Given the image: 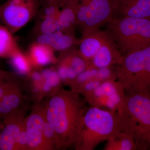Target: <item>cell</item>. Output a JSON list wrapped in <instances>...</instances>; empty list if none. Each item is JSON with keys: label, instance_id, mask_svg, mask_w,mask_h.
Returning a JSON list of instances; mask_svg holds the SVG:
<instances>
[{"label": "cell", "instance_id": "603a6c76", "mask_svg": "<svg viewBox=\"0 0 150 150\" xmlns=\"http://www.w3.org/2000/svg\"><path fill=\"white\" fill-rule=\"evenodd\" d=\"M60 79L57 71L51 69L46 77L43 79L45 80L44 83L50 86L51 88L58 85L60 82Z\"/></svg>", "mask_w": 150, "mask_h": 150}, {"label": "cell", "instance_id": "4316f807", "mask_svg": "<svg viewBox=\"0 0 150 150\" xmlns=\"http://www.w3.org/2000/svg\"><path fill=\"white\" fill-rule=\"evenodd\" d=\"M148 147H150V138L149 140V144H148Z\"/></svg>", "mask_w": 150, "mask_h": 150}, {"label": "cell", "instance_id": "3957f363", "mask_svg": "<svg viewBox=\"0 0 150 150\" xmlns=\"http://www.w3.org/2000/svg\"><path fill=\"white\" fill-rule=\"evenodd\" d=\"M119 131L116 112L93 106L86 110L74 145L77 150H93Z\"/></svg>", "mask_w": 150, "mask_h": 150}, {"label": "cell", "instance_id": "9c48e42d", "mask_svg": "<svg viewBox=\"0 0 150 150\" xmlns=\"http://www.w3.org/2000/svg\"><path fill=\"white\" fill-rule=\"evenodd\" d=\"M123 59V55L110 35L91 61L88 62L87 69H98L117 66L121 64Z\"/></svg>", "mask_w": 150, "mask_h": 150}, {"label": "cell", "instance_id": "e0dca14e", "mask_svg": "<svg viewBox=\"0 0 150 150\" xmlns=\"http://www.w3.org/2000/svg\"><path fill=\"white\" fill-rule=\"evenodd\" d=\"M11 64L17 72L22 75L30 74L32 65L28 56L18 48L9 57Z\"/></svg>", "mask_w": 150, "mask_h": 150}, {"label": "cell", "instance_id": "30bf717a", "mask_svg": "<svg viewBox=\"0 0 150 150\" xmlns=\"http://www.w3.org/2000/svg\"><path fill=\"white\" fill-rule=\"evenodd\" d=\"M114 17L150 20V0H116Z\"/></svg>", "mask_w": 150, "mask_h": 150}, {"label": "cell", "instance_id": "6da1fadb", "mask_svg": "<svg viewBox=\"0 0 150 150\" xmlns=\"http://www.w3.org/2000/svg\"><path fill=\"white\" fill-rule=\"evenodd\" d=\"M79 93L62 89L46 105V119L55 130L56 149H67L74 144L86 110Z\"/></svg>", "mask_w": 150, "mask_h": 150}, {"label": "cell", "instance_id": "7c38bea8", "mask_svg": "<svg viewBox=\"0 0 150 150\" xmlns=\"http://www.w3.org/2000/svg\"><path fill=\"white\" fill-rule=\"evenodd\" d=\"M36 41L50 46L54 51L66 52L72 50L71 49L75 45H78L79 40L74 37L72 31L58 30L41 34Z\"/></svg>", "mask_w": 150, "mask_h": 150}, {"label": "cell", "instance_id": "d4e9b609", "mask_svg": "<svg viewBox=\"0 0 150 150\" xmlns=\"http://www.w3.org/2000/svg\"><path fill=\"white\" fill-rule=\"evenodd\" d=\"M31 77L33 79L35 82H40L43 80L41 74L37 72L32 73L31 74Z\"/></svg>", "mask_w": 150, "mask_h": 150}, {"label": "cell", "instance_id": "4fadbf2b", "mask_svg": "<svg viewBox=\"0 0 150 150\" xmlns=\"http://www.w3.org/2000/svg\"><path fill=\"white\" fill-rule=\"evenodd\" d=\"M24 125L25 119L21 115L13 117L8 122L1 135L0 150H15L17 140Z\"/></svg>", "mask_w": 150, "mask_h": 150}, {"label": "cell", "instance_id": "7a4b0ae2", "mask_svg": "<svg viewBox=\"0 0 150 150\" xmlns=\"http://www.w3.org/2000/svg\"><path fill=\"white\" fill-rule=\"evenodd\" d=\"M116 113L121 131L133 138L138 149L147 148L150 138V92L127 93Z\"/></svg>", "mask_w": 150, "mask_h": 150}, {"label": "cell", "instance_id": "9a60e30c", "mask_svg": "<svg viewBox=\"0 0 150 150\" xmlns=\"http://www.w3.org/2000/svg\"><path fill=\"white\" fill-rule=\"evenodd\" d=\"M107 141L105 150H134L138 149L133 138L123 131H119Z\"/></svg>", "mask_w": 150, "mask_h": 150}, {"label": "cell", "instance_id": "ac0fdd59", "mask_svg": "<svg viewBox=\"0 0 150 150\" xmlns=\"http://www.w3.org/2000/svg\"><path fill=\"white\" fill-rule=\"evenodd\" d=\"M21 101V96L16 90L8 93L0 100V113L9 114L19 106Z\"/></svg>", "mask_w": 150, "mask_h": 150}, {"label": "cell", "instance_id": "44dd1931", "mask_svg": "<svg viewBox=\"0 0 150 150\" xmlns=\"http://www.w3.org/2000/svg\"><path fill=\"white\" fill-rule=\"evenodd\" d=\"M98 69H88L78 75L75 81L79 84H83L88 81L95 78Z\"/></svg>", "mask_w": 150, "mask_h": 150}, {"label": "cell", "instance_id": "83f0119b", "mask_svg": "<svg viewBox=\"0 0 150 150\" xmlns=\"http://www.w3.org/2000/svg\"><path fill=\"white\" fill-rule=\"evenodd\" d=\"M1 134H0V141H1Z\"/></svg>", "mask_w": 150, "mask_h": 150}, {"label": "cell", "instance_id": "484cf974", "mask_svg": "<svg viewBox=\"0 0 150 150\" xmlns=\"http://www.w3.org/2000/svg\"><path fill=\"white\" fill-rule=\"evenodd\" d=\"M41 1L47 2H54L56 1L57 0H41Z\"/></svg>", "mask_w": 150, "mask_h": 150}, {"label": "cell", "instance_id": "ffe728a7", "mask_svg": "<svg viewBox=\"0 0 150 150\" xmlns=\"http://www.w3.org/2000/svg\"><path fill=\"white\" fill-rule=\"evenodd\" d=\"M116 72L115 67L114 70L112 67H103L98 69L95 79L101 82L114 80L116 79Z\"/></svg>", "mask_w": 150, "mask_h": 150}, {"label": "cell", "instance_id": "cb8c5ba5", "mask_svg": "<svg viewBox=\"0 0 150 150\" xmlns=\"http://www.w3.org/2000/svg\"><path fill=\"white\" fill-rule=\"evenodd\" d=\"M11 89H12L11 87H8V85L0 86V100L6 95L8 93L16 90L14 89L11 90Z\"/></svg>", "mask_w": 150, "mask_h": 150}, {"label": "cell", "instance_id": "8fae6325", "mask_svg": "<svg viewBox=\"0 0 150 150\" xmlns=\"http://www.w3.org/2000/svg\"><path fill=\"white\" fill-rule=\"evenodd\" d=\"M110 37L107 30L98 29L84 33L78 44V53L88 63Z\"/></svg>", "mask_w": 150, "mask_h": 150}, {"label": "cell", "instance_id": "d6986e66", "mask_svg": "<svg viewBox=\"0 0 150 150\" xmlns=\"http://www.w3.org/2000/svg\"><path fill=\"white\" fill-rule=\"evenodd\" d=\"M43 137L46 150L56 148L55 130L54 126L47 119L44 125Z\"/></svg>", "mask_w": 150, "mask_h": 150}, {"label": "cell", "instance_id": "5b68a950", "mask_svg": "<svg viewBox=\"0 0 150 150\" xmlns=\"http://www.w3.org/2000/svg\"><path fill=\"white\" fill-rule=\"evenodd\" d=\"M114 67L117 81L127 93L150 92V45L123 56Z\"/></svg>", "mask_w": 150, "mask_h": 150}, {"label": "cell", "instance_id": "ba28073f", "mask_svg": "<svg viewBox=\"0 0 150 150\" xmlns=\"http://www.w3.org/2000/svg\"><path fill=\"white\" fill-rule=\"evenodd\" d=\"M46 120L45 108L37 106L25 119L28 149L46 150L43 137Z\"/></svg>", "mask_w": 150, "mask_h": 150}, {"label": "cell", "instance_id": "2e32d148", "mask_svg": "<svg viewBox=\"0 0 150 150\" xmlns=\"http://www.w3.org/2000/svg\"><path fill=\"white\" fill-rule=\"evenodd\" d=\"M13 33L4 25H0V57L9 58L18 48Z\"/></svg>", "mask_w": 150, "mask_h": 150}, {"label": "cell", "instance_id": "7402d4cb", "mask_svg": "<svg viewBox=\"0 0 150 150\" xmlns=\"http://www.w3.org/2000/svg\"><path fill=\"white\" fill-rule=\"evenodd\" d=\"M28 139L26 130H25V123L19 135L16 145L15 150H26L28 149Z\"/></svg>", "mask_w": 150, "mask_h": 150}, {"label": "cell", "instance_id": "277c9868", "mask_svg": "<svg viewBox=\"0 0 150 150\" xmlns=\"http://www.w3.org/2000/svg\"><path fill=\"white\" fill-rule=\"evenodd\" d=\"M107 30L123 56L150 45V20L129 17H114Z\"/></svg>", "mask_w": 150, "mask_h": 150}, {"label": "cell", "instance_id": "8992f818", "mask_svg": "<svg viewBox=\"0 0 150 150\" xmlns=\"http://www.w3.org/2000/svg\"><path fill=\"white\" fill-rule=\"evenodd\" d=\"M76 25L83 34L100 29L114 16L116 0H74Z\"/></svg>", "mask_w": 150, "mask_h": 150}, {"label": "cell", "instance_id": "5bb4252c", "mask_svg": "<svg viewBox=\"0 0 150 150\" xmlns=\"http://www.w3.org/2000/svg\"><path fill=\"white\" fill-rule=\"evenodd\" d=\"M54 51L50 46L36 41L30 46L28 56L32 66L42 67L56 62Z\"/></svg>", "mask_w": 150, "mask_h": 150}, {"label": "cell", "instance_id": "52a82bcc", "mask_svg": "<svg viewBox=\"0 0 150 150\" xmlns=\"http://www.w3.org/2000/svg\"><path fill=\"white\" fill-rule=\"evenodd\" d=\"M41 0H7L0 6V19L13 33L17 32L40 10Z\"/></svg>", "mask_w": 150, "mask_h": 150}]
</instances>
